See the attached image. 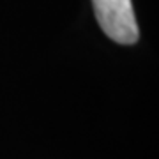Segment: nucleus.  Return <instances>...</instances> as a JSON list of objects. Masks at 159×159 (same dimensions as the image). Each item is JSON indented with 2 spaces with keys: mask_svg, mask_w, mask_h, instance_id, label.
<instances>
[{
  "mask_svg": "<svg viewBox=\"0 0 159 159\" xmlns=\"http://www.w3.org/2000/svg\"><path fill=\"white\" fill-rule=\"evenodd\" d=\"M94 12L102 32L119 44L138 41V23L131 0H92Z\"/></svg>",
  "mask_w": 159,
  "mask_h": 159,
  "instance_id": "f257e3e1",
  "label": "nucleus"
}]
</instances>
